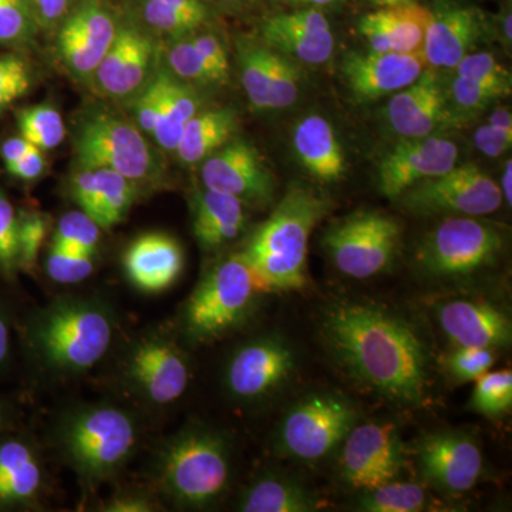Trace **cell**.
I'll return each mask as SVG.
<instances>
[{
  "label": "cell",
  "instance_id": "obj_56",
  "mask_svg": "<svg viewBox=\"0 0 512 512\" xmlns=\"http://www.w3.org/2000/svg\"><path fill=\"white\" fill-rule=\"evenodd\" d=\"M10 348V332L9 323L5 313L0 311V365L5 362L9 355Z\"/></svg>",
  "mask_w": 512,
  "mask_h": 512
},
{
  "label": "cell",
  "instance_id": "obj_44",
  "mask_svg": "<svg viewBox=\"0 0 512 512\" xmlns=\"http://www.w3.org/2000/svg\"><path fill=\"white\" fill-rule=\"evenodd\" d=\"M93 256L52 245L46 259V272L57 284H79L92 275Z\"/></svg>",
  "mask_w": 512,
  "mask_h": 512
},
{
  "label": "cell",
  "instance_id": "obj_6",
  "mask_svg": "<svg viewBox=\"0 0 512 512\" xmlns=\"http://www.w3.org/2000/svg\"><path fill=\"white\" fill-rule=\"evenodd\" d=\"M504 235L477 217H447L421 239L416 264L434 279L470 278L497 264Z\"/></svg>",
  "mask_w": 512,
  "mask_h": 512
},
{
  "label": "cell",
  "instance_id": "obj_40",
  "mask_svg": "<svg viewBox=\"0 0 512 512\" xmlns=\"http://www.w3.org/2000/svg\"><path fill=\"white\" fill-rule=\"evenodd\" d=\"M471 407L485 417H501L512 407V373L510 369L487 372L478 377L471 396Z\"/></svg>",
  "mask_w": 512,
  "mask_h": 512
},
{
  "label": "cell",
  "instance_id": "obj_26",
  "mask_svg": "<svg viewBox=\"0 0 512 512\" xmlns=\"http://www.w3.org/2000/svg\"><path fill=\"white\" fill-rule=\"evenodd\" d=\"M138 195V185L106 168H79L72 180V198L101 229H110L127 217Z\"/></svg>",
  "mask_w": 512,
  "mask_h": 512
},
{
  "label": "cell",
  "instance_id": "obj_19",
  "mask_svg": "<svg viewBox=\"0 0 512 512\" xmlns=\"http://www.w3.org/2000/svg\"><path fill=\"white\" fill-rule=\"evenodd\" d=\"M205 188L232 195L252 207L274 200L275 181L261 154L244 140L229 141L202 163Z\"/></svg>",
  "mask_w": 512,
  "mask_h": 512
},
{
  "label": "cell",
  "instance_id": "obj_17",
  "mask_svg": "<svg viewBox=\"0 0 512 512\" xmlns=\"http://www.w3.org/2000/svg\"><path fill=\"white\" fill-rule=\"evenodd\" d=\"M458 156L457 144L440 134L404 138L380 160L377 167L380 192L390 200H397L413 185L456 167Z\"/></svg>",
  "mask_w": 512,
  "mask_h": 512
},
{
  "label": "cell",
  "instance_id": "obj_13",
  "mask_svg": "<svg viewBox=\"0 0 512 512\" xmlns=\"http://www.w3.org/2000/svg\"><path fill=\"white\" fill-rule=\"evenodd\" d=\"M57 28L60 60L76 79L90 83L116 39L120 20L103 0H79Z\"/></svg>",
  "mask_w": 512,
  "mask_h": 512
},
{
  "label": "cell",
  "instance_id": "obj_41",
  "mask_svg": "<svg viewBox=\"0 0 512 512\" xmlns=\"http://www.w3.org/2000/svg\"><path fill=\"white\" fill-rule=\"evenodd\" d=\"M100 225L86 212L72 211L64 214L57 222L52 245L94 255L100 242Z\"/></svg>",
  "mask_w": 512,
  "mask_h": 512
},
{
  "label": "cell",
  "instance_id": "obj_18",
  "mask_svg": "<svg viewBox=\"0 0 512 512\" xmlns=\"http://www.w3.org/2000/svg\"><path fill=\"white\" fill-rule=\"evenodd\" d=\"M424 478L447 494H464L483 476L484 457L473 437L461 431H437L417 444Z\"/></svg>",
  "mask_w": 512,
  "mask_h": 512
},
{
  "label": "cell",
  "instance_id": "obj_49",
  "mask_svg": "<svg viewBox=\"0 0 512 512\" xmlns=\"http://www.w3.org/2000/svg\"><path fill=\"white\" fill-rule=\"evenodd\" d=\"M495 362L494 350L457 348L448 357V372L460 382H473L490 372Z\"/></svg>",
  "mask_w": 512,
  "mask_h": 512
},
{
  "label": "cell",
  "instance_id": "obj_15",
  "mask_svg": "<svg viewBox=\"0 0 512 512\" xmlns=\"http://www.w3.org/2000/svg\"><path fill=\"white\" fill-rule=\"evenodd\" d=\"M295 372V355L284 339L265 336L241 346L225 372L228 392L242 402H258L278 392Z\"/></svg>",
  "mask_w": 512,
  "mask_h": 512
},
{
  "label": "cell",
  "instance_id": "obj_23",
  "mask_svg": "<svg viewBox=\"0 0 512 512\" xmlns=\"http://www.w3.org/2000/svg\"><path fill=\"white\" fill-rule=\"evenodd\" d=\"M261 36L266 46L306 64L329 62L335 50L329 19L315 8H298L271 16L262 23Z\"/></svg>",
  "mask_w": 512,
  "mask_h": 512
},
{
  "label": "cell",
  "instance_id": "obj_24",
  "mask_svg": "<svg viewBox=\"0 0 512 512\" xmlns=\"http://www.w3.org/2000/svg\"><path fill=\"white\" fill-rule=\"evenodd\" d=\"M440 328L457 348L505 349L511 320L500 308L474 299H451L437 309Z\"/></svg>",
  "mask_w": 512,
  "mask_h": 512
},
{
  "label": "cell",
  "instance_id": "obj_58",
  "mask_svg": "<svg viewBox=\"0 0 512 512\" xmlns=\"http://www.w3.org/2000/svg\"><path fill=\"white\" fill-rule=\"evenodd\" d=\"M285 5L295 6V8H315L322 9L326 6L336 5L340 0H279Z\"/></svg>",
  "mask_w": 512,
  "mask_h": 512
},
{
  "label": "cell",
  "instance_id": "obj_47",
  "mask_svg": "<svg viewBox=\"0 0 512 512\" xmlns=\"http://www.w3.org/2000/svg\"><path fill=\"white\" fill-rule=\"evenodd\" d=\"M18 269V214L0 191V274L12 276Z\"/></svg>",
  "mask_w": 512,
  "mask_h": 512
},
{
  "label": "cell",
  "instance_id": "obj_2",
  "mask_svg": "<svg viewBox=\"0 0 512 512\" xmlns=\"http://www.w3.org/2000/svg\"><path fill=\"white\" fill-rule=\"evenodd\" d=\"M329 201L311 188H289L242 251L262 292L301 291L306 284L309 238L328 214Z\"/></svg>",
  "mask_w": 512,
  "mask_h": 512
},
{
  "label": "cell",
  "instance_id": "obj_28",
  "mask_svg": "<svg viewBox=\"0 0 512 512\" xmlns=\"http://www.w3.org/2000/svg\"><path fill=\"white\" fill-rule=\"evenodd\" d=\"M431 19L423 3L373 9L357 23L360 35L376 52L413 53L423 49Z\"/></svg>",
  "mask_w": 512,
  "mask_h": 512
},
{
  "label": "cell",
  "instance_id": "obj_35",
  "mask_svg": "<svg viewBox=\"0 0 512 512\" xmlns=\"http://www.w3.org/2000/svg\"><path fill=\"white\" fill-rule=\"evenodd\" d=\"M238 507L245 512H309L318 510L319 501L291 478L264 476L249 485Z\"/></svg>",
  "mask_w": 512,
  "mask_h": 512
},
{
  "label": "cell",
  "instance_id": "obj_38",
  "mask_svg": "<svg viewBox=\"0 0 512 512\" xmlns=\"http://www.w3.org/2000/svg\"><path fill=\"white\" fill-rule=\"evenodd\" d=\"M18 126L20 136L43 151L53 150L66 137L62 114L49 104L19 110Z\"/></svg>",
  "mask_w": 512,
  "mask_h": 512
},
{
  "label": "cell",
  "instance_id": "obj_48",
  "mask_svg": "<svg viewBox=\"0 0 512 512\" xmlns=\"http://www.w3.org/2000/svg\"><path fill=\"white\" fill-rule=\"evenodd\" d=\"M163 100V69H157L153 79L131 99L134 123L146 136L153 134Z\"/></svg>",
  "mask_w": 512,
  "mask_h": 512
},
{
  "label": "cell",
  "instance_id": "obj_3",
  "mask_svg": "<svg viewBox=\"0 0 512 512\" xmlns=\"http://www.w3.org/2000/svg\"><path fill=\"white\" fill-rule=\"evenodd\" d=\"M113 323L104 306L84 299H62L40 313L29 339L40 362L57 373H82L106 355Z\"/></svg>",
  "mask_w": 512,
  "mask_h": 512
},
{
  "label": "cell",
  "instance_id": "obj_42",
  "mask_svg": "<svg viewBox=\"0 0 512 512\" xmlns=\"http://www.w3.org/2000/svg\"><path fill=\"white\" fill-rule=\"evenodd\" d=\"M37 30L39 26L28 0H0V46H29Z\"/></svg>",
  "mask_w": 512,
  "mask_h": 512
},
{
  "label": "cell",
  "instance_id": "obj_54",
  "mask_svg": "<svg viewBox=\"0 0 512 512\" xmlns=\"http://www.w3.org/2000/svg\"><path fill=\"white\" fill-rule=\"evenodd\" d=\"M32 146L33 144H30L29 141L20 136V134L19 136L10 137L8 140L3 141L2 146H0V157H2L5 165L15 163L19 158L25 156Z\"/></svg>",
  "mask_w": 512,
  "mask_h": 512
},
{
  "label": "cell",
  "instance_id": "obj_10",
  "mask_svg": "<svg viewBox=\"0 0 512 512\" xmlns=\"http://www.w3.org/2000/svg\"><path fill=\"white\" fill-rule=\"evenodd\" d=\"M357 420L359 413L345 397L311 394L285 414L279 427V448L303 463H316L342 446Z\"/></svg>",
  "mask_w": 512,
  "mask_h": 512
},
{
  "label": "cell",
  "instance_id": "obj_14",
  "mask_svg": "<svg viewBox=\"0 0 512 512\" xmlns=\"http://www.w3.org/2000/svg\"><path fill=\"white\" fill-rule=\"evenodd\" d=\"M160 55L156 37L128 20L120 22L116 39L90 83L109 99L131 100L153 79Z\"/></svg>",
  "mask_w": 512,
  "mask_h": 512
},
{
  "label": "cell",
  "instance_id": "obj_33",
  "mask_svg": "<svg viewBox=\"0 0 512 512\" xmlns=\"http://www.w3.org/2000/svg\"><path fill=\"white\" fill-rule=\"evenodd\" d=\"M200 110L201 99L197 89L163 67V100L156 128L151 134L157 146L165 153L174 154L185 124Z\"/></svg>",
  "mask_w": 512,
  "mask_h": 512
},
{
  "label": "cell",
  "instance_id": "obj_7",
  "mask_svg": "<svg viewBox=\"0 0 512 512\" xmlns=\"http://www.w3.org/2000/svg\"><path fill=\"white\" fill-rule=\"evenodd\" d=\"M137 443L136 424L116 407H87L64 424V453L80 476L103 480L119 470Z\"/></svg>",
  "mask_w": 512,
  "mask_h": 512
},
{
  "label": "cell",
  "instance_id": "obj_16",
  "mask_svg": "<svg viewBox=\"0 0 512 512\" xmlns=\"http://www.w3.org/2000/svg\"><path fill=\"white\" fill-rule=\"evenodd\" d=\"M237 56L241 83L254 109H288L298 100L301 73L289 57L247 37L238 40Z\"/></svg>",
  "mask_w": 512,
  "mask_h": 512
},
{
  "label": "cell",
  "instance_id": "obj_43",
  "mask_svg": "<svg viewBox=\"0 0 512 512\" xmlns=\"http://www.w3.org/2000/svg\"><path fill=\"white\" fill-rule=\"evenodd\" d=\"M33 86V70L18 52L0 53V116Z\"/></svg>",
  "mask_w": 512,
  "mask_h": 512
},
{
  "label": "cell",
  "instance_id": "obj_9",
  "mask_svg": "<svg viewBox=\"0 0 512 512\" xmlns=\"http://www.w3.org/2000/svg\"><path fill=\"white\" fill-rule=\"evenodd\" d=\"M402 225L390 215L357 211L333 224L323 239L333 265L355 279L372 278L389 268L399 251Z\"/></svg>",
  "mask_w": 512,
  "mask_h": 512
},
{
  "label": "cell",
  "instance_id": "obj_22",
  "mask_svg": "<svg viewBox=\"0 0 512 512\" xmlns=\"http://www.w3.org/2000/svg\"><path fill=\"white\" fill-rule=\"evenodd\" d=\"M424 36L423 55L433 70L454 69L483 39L487 22L474 6L437 0Z\"/></svg>",
  "mask_w": 512,
  "mask_h": 512
},
{
  "label": "cell",
  "instance_id": "obj_60",
  "mask_svg": "<svg viewBox=\"0 0 512 512\" xmlns=\"http://www.w3.org/2000/svg\"><path fill=\"white\" fill-rule=\"evenodd\" d=\"M373 9L394 8V6L413 5L421 3V0H367Z\"/></svg>",
  "mask_w": 512,
  "mask_h": 512
},
{
  "label": "cell",
  "instance_id": "obj_32",
  "mask_svg": "<svg viewBox=\"0 0 512 512\" xmlns=\"http://www.w3.org/2000/svg\"><path fill=\"white\" fill-rule=\"evenodd\" d=\"M238 124L237 111L231 107L200 110L185 124L174 154L184 165L202 164L234 140Z\"/></svg>",
  "mask_w": 512,
  "mask_h": 512
},
{
  "label": "cell",
  "instance_id": "obj_4",
  "mask_svg": "<svg viewBox=\"0 0 512 512\" xmlns=\"http://www.w3.org/2000/svg\"><path fill=\"white\" fill-rule=\"evenodd\" d=\"M231 456L227 441L208 429H188L163 448L161 485L178 504L204 508L217 503L228 487Z\"/></svg>",
  "mask_w": 512,
  "mask_h": 512
},
{
  "label": "cell",
  "instance_id": "obj_29",
  "mask_svg": "<svg viewBox=\"0 0 512 512\" xmlns=\"http://www.w3.org/2000/svg\"><path fill=\"white\" fill-rule=\"evenodd\" d=\"M292 146L299 163L316 180L336 183L348 173L342 144L332 124L319 114H309L296 123Z\"/></svg>",
  "mask_w": 512,
  "mask_h": 512
},
{
  "label": "cell",
  "instance_id": "obj_55",
  "mask_svg": "<svg viewBox=\"0 0 512 512\" xmlns=\"http://www.w3.org/2000/svg\"><path fill=\"white\" fill-rule=\"evenodd\" d=\"M106 511L111 512H146L151 511V505L147 500L134 495L116 498L107 505Z\"/></svg>",
  "mask_w": 512,
  "mask_h": 512
},
{
  "label": "cell",
  "instance_id": "obj_21",
  "mask_svg": "<svg viewBox=\"0 0 512 512\" xmlns=\"http://www.w3.org/2000/svg\"><path fill=\"white\" fill-rule=\"evenodd\" d=\"M423 50L413 53H350L342 64L343 79L357 101L370 103L406 89L426 70Z\"/></svg>",
  "mask_w": 512,
  "mask_h": 512
},
{
  "label": "cell",
  "instance_id": "obj_27",
  "mask_svg": "<svg viewBox=\"0 0 512 512\" xmlns=\"http://www.w3.org/2000/svg\"><path fill=\"white\" fill-rule=\"evenodd\" d=\"M123 265L127 278L140 291L163 292L183 272V247L171 235L148 232L131 242L124 252Z\"/></svg>",
  "mask_w": 512,
  "mask_h": 512
},
{
  "label": "cell",
  "instance_id": "obj_59",
  "mask_svg": "<svg viewBox=\"0 0 512 512\" xmlns=\"http://www.w3.org/2000/svg\"><path fill=\"white\" fill-rule=\"evenodd\" d=\"M498 26L501 29V35L505 42L511 43L512 40V13L510 9L503 10L500 19H498Z\"/></svg>",
  "mask_w": 512,
  "mask_h": 512
},
{
  "label": "cell",
  "instance_id": "obj_25",
  "mask_svg": "<svg viewBox=\"0 0 512 512\" xmlns=\"http://www.w3.org/2000/svg\"><path fill=\"white\" fill-rule=\"evenodd\" d=\"M386 119L394 133L403 138H419L437 133L448 120L446 90L433 69L406 89L394 93L386 107Z\"/></svg>",
  "mask_w": 512,
  "mask_h": 512
},
{
  "label": "cell",
  "instance_id": "obj_12",
  "mask_svg": "<svg viewBox=\"0 0 512 512\" xmlns=\"http://www.w3.org/2000/svg\"><path fill=\"white\" fill-rule=\"evenodd\" d=\"M404 464L403 441L392 423L356 424L342 443L340 473L357 490H372L397 480Z\"/></svg>",
  "mask_w": 512,
  "mask_h": 512
},
{
  "label": "cell",
  "instance_id": "obj_31",
  "mask_svg": "<svg viewBox=\"0 0 512 512\" xmlns=\"http://www.w3.org/2000/svg\"><path fill=\"white\" fill-rule=\"evenodd\" d=\"M245 225V204L238 198L205 187L195 198L192 229L198 244L207 251L235 241Z\"/></svg>",
  "mask_w": 512,
  "mask_h": 512
},
{
  "label": "cell",
  "instance_id": "obj_50",
  "mask_svg": "<svg viewBox=\"0 0 512 512\" xmlns=\"http://www.w3.org/2000/svg\"><path fill=\"white\" fill-rule=\"evenodd\" d=\"M453 70L456 76L474 77V79L511 76L503 64L498 63L490 53H468Z\"/></svg>",
  "mask_w": 512,
  "mask_h": 512
},
{
  "label": "cell",
  "instance_id": "obj_5",
  "mask_svg": "<svg viewBox=\"0 0 512 512\" xmlns=\"http://www.w3.org/2000/svg\"><path fill=\"white\" fill-rule=\"evenodd\" d=\"M262 289L242 252L212 266L191 293L184 328L194 342L207 343L237 329L254 309Z\"/></svg>",
  "mask_w": 512,
  "mask_h": 512
},
{
  "label": "cell",
  "instance_id": "obj_45",
  "mask_svg": "<svg viewBox=\"0 0 512 512\" xmlns=\"http://www.w3.org/2000/svg\"><path fill=\"white\" fill-rule=\"evenodd\" d=\"M47 237V220L39 212L18 214V268L32 271Z\"/></svg>",
  "mask_w": 512,
  "mask_h": 512
},
{
  "label": "cell",
  "instance_id": "obj_57",
  "mask_svg": "<svg viewBox=\"0 0 512 512\" xmlns=\"http://www.w3.org/2000/svg\"><path fill=\"white\" fill-rule=\"evenodd\" d=\"M500 187L503 201L507 202L508 207H511L512 202V161L508 160L504 165L503 175H501Z\"/></svg>",
  "mask_w": 512,
  "mask_h": 512
},
{
  "label": "cell",
  "instance_id": "obj_8",
  "mask_svg": "<svg viewBox=\"0 0 512 512\" xmlns=\"http://www.w3.org/2000/svg\"><path fill=\"white\" fill-rule=\"evenodd\" d=\"M74 154L79 168H106L134 184L154 180L158 161L146 134L134 121L110 111H92L74 136Z\"/></svg>",
  "mask_w": 512,
  "mask_h": 512
},
{
  "label": "cell",
  "instance_id": "obj_46",
  "mask_svg": "<svg viewBox=\"0 0 512 512\" xmlns=\"http://www.w3.org/2000/svg\"><path fill=\"white\" fill-rule=\"evenodd\" d=\"M474 144L484 156H503L512 144V117L508 110L498 109L488 117L487 123L477 128Z\"/></svg>",
  "mask_w": 512,
  "mask_h": 512
},
{
  "label": "cell",
  "instance_id": "obj_37",
  "mask_svg": "<svg viewBox=\"0 0 512 512\" xmlns=\"http://www.w3.org/2000/svg\"><path fill=\"white\" fill-rule=\"evenodd\" d=\"M164 60L165 69L185 83L220 86L228 82L227 77L222 76L194 45L191 35L170 40L165 49Z\"/></svg>",
  "mask_w": 512,
  "mask_h": 512
},
{
  "label": "cell",
  "instance_id": "obj_34",
  "mask_svg": "<svg viewBox=\"0 0 512 512\" xmlns=\"http://www.w3.org/2000/svg\"><path fill=\"white\" fill-rule=\"evenodd\" d=\"M40 485L42 470L30 447L18 440L0 443V505L28 503Z\"/></svg>",
  "mask_w": 512,
  "mask_h": 512
},
{
  "label": "cell",
  "instance_id": "obj_11",
  "mask_svg": "<svg viewBox=\"0 0 512 512\" xmlns=\"http://www.w3.org/2000/svg\"><path fill=\"white\" fill-rule=\"evenodd\" d=\"M397 200L417 215L484 217L500 210L503 195L493 178L473 164L456 165L404 191Z\"/></svg>",
  "mask_w": 512,
  "mask_h": 512
},
{
  "label": "cell",
  "instance_id": "obj_52",
  "mask_svg": "<svg viewBox=\"0 0 512 512\" xmlns=\"http://www.w3.org/2000/svg\"><path fill=\"white\" fill-rule=\"evenodd\" d=\"M5 167L8 173L12 177L18 178V180L35 181L45 173V154H43V150H40V148L32 146L25 156L19 158L15 163L5 165Z\"/></svg>",
  "mask_w": 512,
  "mask_h": 512
},
{
  "label": "cell",
  "instance_id": "obj_20",
  "mask_svg": "<svg viewBox=\"0 0 512 512\" xmlns=\"http://www.w3.org/2000/svg\"><path fill=\"white\" fill-rule=\"evenodd\" d=\"M126 370L131 384L151 403L175 402L190 383V366L184 353L163 336L138 342L131 349Z\"/></svg>",
  "mask_w": 512,
  "mask_h": 512
},
{
  "label": "cell",
  "instance_id": "obj_1",
  "mask_svg": "<svg viewBox=\"0 0 512 512\" xmlns=\"http://www.w3.org/2000/svg\"><path fill=\"white\" fill-rule=\"evenodd\" d=\"M320 329L330 355L357 383L402 406L424 402L429 349L402 316L372 303L336 302Z\"/></svg>",
  "mask_w": 512,
  "mask_h": 512
},
{
  "label": "cell",
  "instance_id": "obj_61",
  "mask_svg": "<svg viewBox=\"0 0 512 512\" xmlns=\"http://www.w3.org/2000/svg\"><path fill=\"white\" fill-rule=\"evenodd\" d=\"M221 2H238V0H221Z\"/></svg>",
  "mask_w": 512,
  "mask_h": 512
},
{
  "label": "cell",
  "instance_id": "obj_30",
  "mask_svg": "<svg viewBox=\"0 0 512 512\" xmlns=\"http://www.w3.org/2000/svg\"><path fill=\"white\" fill-rule=\"evenodd\" d=\"M128 22L153 37L180 39L210 19L204 0H126Z\"/></svg>",
  "mask_w": 512,
  "mask_h": 512
},
{
  "label": "cell",
  "instance_id": "obj_51",
  "mask_svg": "<svg viewBox=\"0 0 512 512\" xmlns=\"http://www.w3.org/2000/svg\"><path fill=\"white\" fill-rule=\"evenodd\" d=\"M39 29L57 28L79 0H28Z\"/></svg>",
  "mask_w": 512,
  "mask_h": 512
},
{
  "label": "cell",
  "instance_id": "obj_39",
  "mask_svg": "<svg viewBox=\"0 0 512 512\" xmlns=\"http://www.w3.org/2000/svg\"><path fill=\"white\" fill-rule=\"evenodd\" d=\"M511 90V76L474 79V77L456 76L454 74L450 96L458 109L477 111L485 109L493 101L510 96Z\"/></svg>",
  "mask_w": 512,
  "mask_h": 512
},
{
  "label": "cell",
  "instance_id": "obj_53",
  "mask_svg": "<svg viewBox=\"0 0 512 512\" xmlns=\"http://www.w3.org/2000/svg\"><path fill=\"white\" fill-rule=\"evenodd\" d=\"M192 42L198 47V50L207 57L208 62L215 67L222 74V76L229 79V59L227 50L222 45L221 40L211 33H192Z\"/></svg>",
  "mask_w": 512,
  "mask_h": 512
},
{
  "label": "cell",
  "instance_id": "obj_36",
  "mask_svg": "<svg viewBox=\"0 0 512 512\" xmlns=\"http://www.w3.org/2000/svg\"><path fill=\"white\" fill-rule=\"evenodd\" d=\"M433 505V498L420 484L393 480L363 491L357 508L369 512H420L431 510Z\"/></svg>",
  "mask_w": 512,
  "mask_h": 512
}]
</instances>
